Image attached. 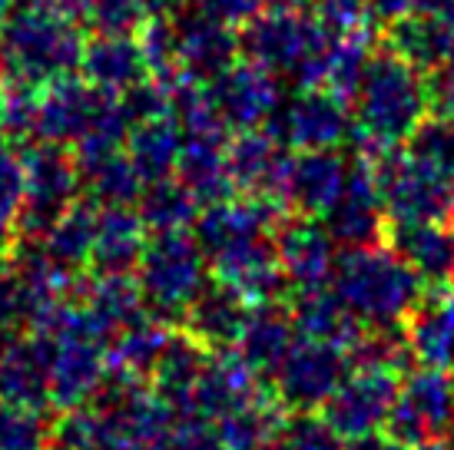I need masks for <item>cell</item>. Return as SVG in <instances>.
<instances>
[{
    "label": "cell",
    "instance_id": "1",
    "mask_svg": "<svg viewBox=\"0 0 454 450\" xmlns=\"http://www.w3.org/2000/svg\"><path fill=\"white\" fill-rule=\"evenodd\" d=\"M176 414L146 381L110 375L100 398L67 411L51 450H169Z\"/></svg>",
    "mask_w": 454,
    "mask_h": 450
},
{
    "label": "cell",
    "instance_id": "2",
    "mask_svg": "<svg viewBox=\"0 0 454 450\" xmlns=\"http://www.w3.org/2000/svg\"><path fill=\"white\" fill-rule=\"evenodd\" d=\"M428 112L425 74L388 47H375L352 97L355 152L381 156L404 146Z\"/></svg>",
    "mask_w": 454,
    "mask_h": 450
},
{
    "label": "cell",
    "instance_id": "3",
    "mask_svg": "<svg viewBox=\"0 0 454 450\" xmlns=\"http://www.w3.org/2000/svg\"><path fill=\"white\" fill-rule=\"evenodd\" d=\"M328 288L365 328H404L428 291L388 242L341 249Z\"/></svg>",
    "mask_w": 454,
    "mask_h": 450
},
{
    "label": "cell",
    "instance_id": "4",
    "mask_svg": "<svg viewBox=\"0 0 454 450\" xmlns=\"http://www.w3.org/2000/svg\"><path fill=\"white\" fill-rule=\"evenodd\" d=\"M242 57L265 66L295 89L325 83L328 57L335 37L318 20L316 11L299 4H269L259 17L239 30Z\"/></svg>",
    "mask_w": 454,
    "mask_h": 450
},
{
    "label": "cell",
    "instance_id": "5",
    "mask_svg": "<svg viewBox=\"0 0 454 450\" xmlns=\"http://www.w3.org/2000/svg\"><path fill=\"white\" fill-rule=\"evenodd\" d=\"M4 60L20 83L51 87L64 76H74L83 60L80 27L51 11L43 0L17 4L4 20Z\"/></svg>",
    "mask_w": 454,
    "mask_h": 450
},
{
    "label": "cell",
    "instance_id": "6",
    "mask_svg": "<svg viewBox=\"0 0 454 450\" xmlns=\"http://www.w3.org/2000/svg\"><path fill=\"white\" fill-rule=\"evenodd\" d=\"M137 285L143 301L156 318L183 322V314L209 282V262L190 229L183 232H153L146 252L137 265Z\"/></svg>",
    "mask_w": 454,
    "mask_h": 450
},
{
    "label": "cell",
    "instance_id": "7",
    "mask_svg": "<svg viewBox=\"0 0 454 450\" xmlns=\"http://www.w3.org/2000/svg\"><path fill=\"white\" fill-rule=\"evenodd\" d=\"M379 175L381 202L388 225L411 222H448L454 209V182L428 163H421L404 146L368 156Z\"/></svg>",
    "mask_w": 454,
    "mask_h": 450
},
{
    "label": "cell",
    "instance_id": "8",
    "mask_svg": "<svg viewBox=\"0 0 454 450\" xmlns=\"http://www.w3.org/2000/svg\"><path fill=\"white\" fill-rule=\"evenodd\" d=\"M388 431L395 440H402L408 450L448 440L454 434V371L448 368H425L402 377L398 400L391 407Z\"/></svg>",
    "mask_w": 454,
    "mask_h": 450
},
{
    "label": "cell",
    "instance_id": "9",
    "mask_svg": "<svg viewBox=\"0 0 454 450\" xmlns=\"http://www.w3.org/2000/svg\"><path fill=\"white\" fill-rule=\"evenodd\" d=\"M265 129L292 152L341 150L355 136L352 103L325 87L295 89L289 100L278 103Z\"/></svg>",
    "mask_w": 454,
    "mask_h": 450
},
{
    "label": "cell",
    "instance_id": "10",
    "mask_svg": "<svg viewBox=\"0 0 454 450\" xmlns=\"http://www.w3.org/2000/svg\"><path fill=\"white\" fill-rule=\"evenodd\" d=\"M348 368L352 361L341 348L299 335L286 361L278 364V371L269 381V391L289 414H316L335 394Z\"/></svg>",
    "mask_w": 454,
    "mask_h": 450
},
{
    "label": "cell",
    "instance_id": "11",
    "mask_svg": "<svg viewBox=\"0 0 454 450\" xmlns=\"http://www.w3.org/2000/svg\"><path fill=\"white\" fill-rule=\"evenodd\" d=\"M402 377L385 368H348L335 394L325 400L322 417L339 431L345 440H358L379 434L388 427L391 407L398 400Z\"/></svg>",
    "mask_w": 454,
    "mask_h": 450
},
{
    "label": "cell",
    "instance_id": "12",
    "mask_svg": "<svg viewBox=\"0 0 454 450\" xmlns=\"http://www.w3.org/2000/svg\"><path fill=\"white\" fill-rule=\"evenodd\" d=\"M83 175L67 146H40L24 159V222L34 232H47L80 199Z\"/></svg>",
    "mask_w": 454,
    "mask_h": 450
},
{
    "label": "cell",
    "instance_id": "13",
    "mask_svg": "<svg viewBox=\"0 0 454 450\" xmlns=\"http://www.w3.org/2000/svg\"><path fill=\"white\" fill-rule=\"evenodd\" d=\"M173 20V40H176V63L179 74L213 83L219 74H226L236 60H242V37L239 27L219 20L206 7H183L169 13Z\"/></svg>",
    "mask_w": 454,
    "mask_h": 450
},
{
    "label": "cell",
    "instance_id": "14",
    "mask_svg": "<svg viewBox=\"0 0 454 450\" xmlns=\"http://www.w3.org/2000/svg\"><path fill=\"white\" fill-rule=\"evenodd\" d=\"M295 152L282 146L269 129H242L226 143V169L236 196H262L286 206L289 166Z\"/></svg>",
    "mask_w": 454,
    "mask_h": 450
},
{
    "label": "cell",
    "instance_id": "15",
    "mask_svg": "<svg viewBox=\"0 0 454 450\" xmlns=\"http://www.w3.org/2000/svg\"><path fill=\"white\" fill-rule=\"evenodd\" d=\"M332 238L339 242V249H355V245H375L388 236V215L381 202L379 175L368 156L355 152L348 159V182L335 209L322 219Z\"/></svg>",
    "mask_w": 454,
    "mask_h": 450
},
{
    "label": "cell",
    "instance_id": "16",
    "mask_svg": "<svg viewBox=\"0 0 454 450\" xmlns=\"http://www.w3.org/2000/svg\"><path fill=\"white\" fill-rule=\"evenodd\" d=\"M206 87H209V97H213L223 123L229 126V133L262 129L282 103L278 76H272L265 66L246 60V57L232 63L226 74H219Z\"/></svg>",
    "mask_w": 454,
    "mask_h": 450
},
{
    "label": "cell",
    "instance_id": "17",
    "mask_svg": "<svg viewBox=\"0 0 454 450\" xmlns=\"http://www.w3.org/2000/svg\"><path fill=\"white\" fill-rule=\"evenodd\" d=\"M276 255L286 285L292 291H312V288L332 285L339 242L332 238L322 219L289 215L276 229Z\"/></svg>",
    "mask_w": 454,
    "mask_h": 450
},
{
    "label": "cell",
    "instance_id": "18",
    "mask_svg": "<svg viewBox=\"0 0 454 450\" xmlns=\"http://www.w3.org/2000/svg\"><path fill=\"white\" fill-rule=\"evenodd\" d=\"M345 182H348V159H341L339 150L295 152L286 186V209L292 215L325 219L341 199Z\"/></svg>",
    "mask_w": 454,
    "mask_h": 450
},
{
    "label": "cell",
    "instance_id": "19",
    "mask_svg": "<svg viewBox=\"0 0 454 450\" xmlns=\"http://www.w3.org/2000/svg\"><path fill=\"white\" fill-rule=\"evenodd\" d=\"M295 341H299V328L292 318V305L276 299L249 308V318H246L232 351L249 364V371H255V377H262L269 384Z\"/></svg>",
    "mask_w": 454,
    "mask_h": 450
},
{
    "label": "cell",
    "instance_id": "20",
    "mask_svg": "<svg viewBox=\"0 0 454 450\" xmlns=\"http://www.w3.org/2000/svg\"><path fill=\"white\" fill-rule=\"evenodd\" d=\"M150 242V229L137 206H97L90 265L97 275H133Z\"/></svg>",
    "mask_w": 454,
    "mask_h": 450
},
{
    "label": "cell",
    "instance_id": "21",
    "mask_svg": "<svg viewBox=\"0 0 454 450\" xmlns=\"http://www.w3.org/2000/svg\"><path fill=\"white\" fill-rule=\"evenodd\" d=\"M404 338L415 364L454 371V282L425 291L404 322Z\"/></svg>",
    "mask_w": 454,
    "mask_h": 450
},
{
    "label": "cell",
    "instance_id": "22",
    "mask_svg": "<svg viewBox=\"0 0 454 450\" xmlns=\"http://www.w3.org/2000/svg\"><path fill=\"white\" fill-rule=\"evenodd\" d=\"M80 70L90 87L114 97H123L127 89L150 80V66L137 34H100L97 40H90L83 47Z\"/></svg>",
    "mask_w": 454,
    "mask_h": 450
},
{
    "label": "cell",
    "instance_id": "23",
    "mask_svg": "<svg viewBox=\"0 0 454 450\" xmlns=\"http://www.w3.org/2000/svg\"><path fill=\"white\" fill-rule=\"evenodd\" d=\"M249 301L236 295L229 285L209 278L196 301H192L186 314H183V331L192 335L200 345H206L209 351H229L236 345L246 318H249Z\"/></svg>",
    "mask_w": 454,
    "mask_h": 450
},
{
    "label": "cell",
    "instance_id": "24",
    "mask_svg": "<svg viewBox=\"0 0 454 450\" xmlns=\"http://www.w3.org/2000/svg\"><path fill=\"white\" fill-rule=\"evenodd\" d=\"M385 242L415 268V275L428 288L454 282V229L448 222L388 225Z\"/></svg>",
    "mask_w": 454,
    "mask_h": 450
},
{
    "label": "cell",
    "instance_id": "25",
    "mask_svg": "<svg viewBox=\"0 0 454 450\" xmlns=\"http://www.w3.org/2000/svg\"><path fill=\"white\" fill-rule=\"evenodd\" d=\"M385 47L391 53H398L402 60H408L425 76L454 60V34L444 20V11L411 13V17L388 24Z\"/></svg>",
    "mask_w": 454,
    "mask_h": 450
},
{
    "label": "cell",
    "instance_id": "26",
    "mask_svg": "<svg viewBox=\"0 0 454 450\" xmlns=\"http://www.w3.org/2000/svg\"><path fill=\"white\" fill-rule=\"evenodd\" d=\"M292 318L302 338L335 345L345 354L355 348L365 325L355 318L332 288H312V291H292Z\"/></svg>",
    "mask_w": 454,
    "mask_h": 450
},
{
    "label": "cell",
    "instance_id": "27",
    "mask_svg": "<svg viewBox=\"0 0 454 450\" xmlns=\"http://www.w3.org/2000/svg\"><path fill=\"white\" fill-rule=\"evenodd\" d=\"M226 143L229 136H183L176 179L196 196L202 209L236 196L226 169Z\"/></svg>",
    "mask_w": 454,
    "mask_h": 450
},
{
    "label": "cell",
    "instance_id": "28",
    "mask_svg": "<svg viewBox=\"0 0 454 450\" xmlns=\"http://www.w3.org/2000/svg\"><path fill=\"white\" fill-rule=\"evenodd\" d=\"M179 150H183V133H179L173 112L133 123L127 133V143H123V152H127V159L133 163L143 182H160V179L176 175Z\"/></svg>",
    "mask_w": 454,
    "mask_h": 450
},
{
    "label": "cell",
    "instance_id": "29",
    "mask_svg": "<svg viewBox=\"0 0 454 450\" xmlns=\"http://www.w3.org/2000/svg\"><path fill=\"white\" fill-rule=\"evenodd\" d=\"M176 335L173 322L156 318V314H143L139 322H133L129 328H123L120 335L110 341V364H114V375H127L137 381H153L156 364L163 361L169 341Z\"/></svg>",
    "mask_w": 454,
    "mask_h": 450
},
{
    "label": "cell",
    "instance_id": "30",
    "mask_svg": "<svg viewBox=\"0 0 454 450\" xmlns=\"http://www.w3.org/2000/svg\"><path fill=\"white\" fill-rule=\"evenodd\" d=\"M80 305L93 314V322L110 335V341L143 314H150L137 275H97L80 291Z\"/></svg>",
    "mask_w": 454,
    "mask_h": 450
},
{
    "label": "cell",
    "instance_id": "31",
    "mask_svg": "<svg viewBox=\"0 0 454 450\" xmlns=\"http://www.w3.org/2000/svg\"><path fill=\"white\" fill-rule=\"evenodd\" d=\"M289 411L272 398V391L262 398L242 404L226 417L215 421V431L229 450H272L276 447L282 424H286Z\"/></svg>",
    "mask_w": 454,
    "mask_h": 450
},
{
    "label": "cell",
    "instance_id": "32",
    "mask_svg": "<svg viewBox=\"0 0 454 450\" xmlns=\"http://www.w3.org/2000/svg\"><path fill=\"white\" fill-rule=\"evenodd\" d=\"M137 213L150 232H183V229L196 225L202 206L176 175H169V179L143 186L137 199Z\"/></svg>",
    "mask_w": 454,
    "mask_h": 450
},
{
    "label": "cell",
    "instance_id": "33",
    "mask_svg": "<svg viewBox=\"0 0 454 450\" xmlns=\"http://www.w3.org/2000/svg\"><path fill=\"white\" fill-rule=\"evenodd\" d=\"M76 166L83 175V192L90 196L93 206H137L139 192L146 186L123 150Z\"/></svg>",
    "mask_w": 454,
    "mask_h": 450
},
{
    "label": "cell",
    "instance_id": "34",
    "mask_svg": "<svg viewBox=\"0 0 454 450\" xmlns=\"http://www.w3.org/2000/svg\"><path fill=\"white\" fill-rule=\"evenodd\" d=\"M404 150L415 152L421 163H428L431 169H438L454 182V120L428 112L425 123L418 126L411 139L404 143Z\"/></svg>",
    "mask_w": 454,
    "mask_h": 450
},
{
    "label": "cell",
    "instance_id": "35",
    "mask_svg": "<svg viewBox=\"0 0 454 450\" xmlns=\"http://www.w3.org/2000/svg\"><path fill=\"white\" fill-rule=\"evenodd\" d=\"M272 450H345V438L322 414H289Z\"/></svg>",
    "mask_w": 454,
    "mask_h": 450
},
{
    "label": "cell",
    "instance_id": "36",
    "mask_svg": "<svg viewBox=\"0 0 454 450\" xmlns=\"http://www.w3.org/2000/svg\"><path fill=\"white\" fill-rule=\"evenodd\" d=\"M153 13L150 0H93L90 24L100 34H139Z\"/></svg>",
    "mask_w": 454,
    "mask_h": 450
},
{
    "label": "cell",
    "instance_id": "37",
    "mask_svg": "<svg viewBox=\"0 0 454 450\" xmlns=\"http://www.w3.org/2000/svg\"><path fill=\"white\" fill-rule=\"evenodd\" d=\"M51 434L40 424L37 411L11 407L0 414V450H43Z\"/></svg>",
    "mask_w": 454,
    "mask_h": 450
},
{
    "label": "cell",
    "instance_id": "38",
    "mask_svg": "<svg viewBox=\"0 0 454 450\" xmlns=\"http://www.w3.org/2000/svg\"><path fill=\"white\" fill-rule=\"evenodd\" d=\"M24 209V163L7 150L0 133V236L11 232L13 219Z\"/></svg>",
    "mask_w": 454,
    "mask_h": 450
},
{
    "label": "cell",
    "instance_id": "39",
    "mask_svg": "<svg viewBox=\"0 0 454 450\" xmlns=\"http://www.w3.org/2000/svg\"><path fill=\"white\" fill-rule=\"evenodd\" d=\"M169 450H229V447L223 444L213 421H202V417H176Z\"/></svg>",
    "mask_w": 454,
    "mask_h": 450
},
{
    "label": "cell",
    "instance_id": "40",
    "mask_svg": "<svg viewBox=\"0 0 454 450\" xmlns=\"http://www.w3.org/2000/svg\"><path fill=\"white\" fill-rule=\"evenodd\" d=\"M428 83V110L431 116H444V120H454V60L431 70L425 76Z\"/></svg>",
    "mask_w": 454,
    "mask_h": 450
},
{
    "label": "cell",
    "instance_id": "41",
    "mask_svg": "<svg viewBox=\"0 0 454 450\" xmlns=\"http://www.w3.org/2000/svg\"><path fill=\"white\" fill-rule=\"evenodd\" d=\"M200 4L209 13H215L219 20H226V24L246 27L253 17H259L269 4H276V0H200Z\"/></svg>",
    "mask_w": 454,
    "mask_h": 450
},
{
    "label": "cell",
    "instance_id": "42",
    "mask_svg": "<svg viewBox=\"0 0 454 450\" xmlns=\"http://www.w3.org/2000/svg\"><path fill=\"white\" fill-rule=\"evenodd\" d=\"M448 0H368V11L375 20H385V24H395L402 17H411V13H431L442 11Z\"/></svg>",
    "mask_w": 454,
    "mask_h": 450
},
{
    "label": "cell",
    "instance_id": "43",
    "mask_svg": "<svg viewBox=\"0 0 454 450\" xmlns=\"http://www.w3.org/2000/svg\"><path fill=\"white\" fill-rule=\"evenodd\" d=\"M43 4L76 27L90 24V17H93V0H43Z\"/></svg>",
    "mask_w": 454,
    "mask_h": 450
},
{
    "label": "cell",
    "instance_id": "44",
    "mask_svg": "<svg viewBox=\"0 0 454 450\" xmlns=\"http://www.w3.org/2000/svg\"><path fill=\"white\" fill-rule=\"evenodd\" d=\"M345 450H408L402 440H395L388 431H379V434H368V438L348 440Z\"/></svg>",
    "mask_w": 454,
    "mask_h": 450
},
{
    "label": "cell",
    "instance_id": "45",
    "mask_svg": "<svg viewBox=\"0 0 454 450\" xmlns=\"http://www.w3.org/2000/svg\"><path fill=\"white\" fill-rule=\"evenodd\" d=\"M150 4L156 13H176V11H183V7L196 4V0H150Z\"/></svg>",
    "mask_w": 454,
    "mask_h": 450
},
{
    "label": "cell",
    "instance_id": "46",
    "mask_svg": "<svg viewBox=\"0 0 454 450\" xmlns=\"http://www.w3.org/2000/svg\"><path fill=\"white\" fill-rule=\"evenodd\" d=\"M442 11H444V20H448V27H451V34H454V0H448Z\"/></svg>",
    "mask_w": 454,
    "mask_h": 450
},
{
    "label": "cell",
    "instance_id": "47",
    "mask_svg": "<svg viewBox=\"0 0 454 450\" xmlns=\"http://www.w3.org/2000/svg\"><path fill=\"white\" fill-rule=\"evenodd\" d=\"M415 450H451L444 440H431V444H421V447H415Z\"/></svg>",
    "mask_w": 454,
    "mask_h": 450
},
{
    "label": "cell",
    "instance_id": "48",
    "mask_svg": "<svg viewBox=\"0 0 454 450\" xmlns=\"http://www.w3.org/2000/svg\"><path fill=\"white\" fill-rule=\"evenodd\" d=\"M7 13H11V0H0V27L7 20Z\"/></svg>",
    "mask_w": 454,
    "mask_h": 450
},
{
    "label": "cell",
    "instance_id": "49",
    "mask_svg": "<svg viewBox=\"0 0 454 450\" xmlns=\"http://www.w3.org/2000/svg\"><path fill=\"white\" fill-rule=\"evenodd\" d=\"M451 229H454V209H451Z\"/></svg>",
    "mask_w": 454,
    "mask_h": 450
},
{
    "label": "cell",
    "instance_id": "50",
    "mask_svg": "<svg viewBox=\"0 0 454 450\" xmlns=\"http://www.w3.org/2000/svg\"><path fill=\"white\" fill-rule=\"evenodd\" d=\"M451 440H454V434H451ZM451 450H454V447H451Z\"/></svg>",
    "mask_w": 454,
    "mask_h": 450
}]
</instances>
